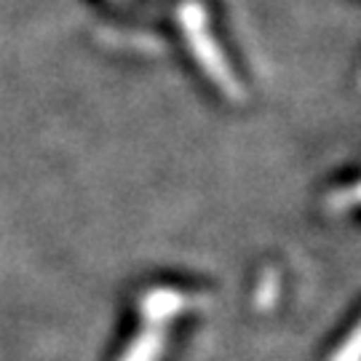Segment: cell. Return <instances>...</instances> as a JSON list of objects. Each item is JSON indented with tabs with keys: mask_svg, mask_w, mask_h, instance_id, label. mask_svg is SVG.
I'll return each mask as SVG.
<instances>
[{
	"mask_svg": "<svg viewBox=\"0 0 361 361\" xmlns=\"http://www.w3.org/2000/svg\"><path fill=\"white\" fill-rule=\"evenodd\" d=\"M276 292H279V276L273 279V273H268V276L259 281L255 300H257V302H262V305H271L273 300H276Z\"/></svg>",
	"mask_w": 361,
	"mask_h": 361,
	"instance_id": "obj_4",
	"label": "cell"
},
{
	"mask_svg": "<svg viewBox=\"0 0 361 361\" xmlns=\"http://www.w3.org/2000/svg\"><path fill=\"white\" fill-rule=\"evenodd\" d=\"M177 22L185 35V43L193 54L198 67L204 70V75L219 89L222 97H228L233 102L244 99V86L235 75L233 65L228 62L225 51L219 49L217 38L209 30V13L201 0H182L177 6Z\"/></svg>",
	"mask_w": 361,
	"mask_h": 361,
	"instance_id": "obj_2",
	"label": "cell"
},
{
	"mask_svg": "<svg viewBox=\"0 0 361 361\" xmlns=\"http://www.w3.org/2000/svg\"><path fill=\"white\" fill-rule=\"evenodd\" d=\"M204 302V295L174 284L145 289L137 300V326L116 361H164L171 348L174 326Z\"/></svg>",
	"mask_w": 361,
	"mask_h": 361,
	"instance_id": "obj_1",
	"label": "cell"
},
{
	"mask_svg": "<svg viewBox=\"0 0 361 361\" xmlns=\"http://www.w3.org/2000/svg\"><path fill=\"white\" fill-rule=\"evenodd\" d=\"M359 350H361L359 324H353V326L348 329V335L337 343L335 350L329 353V359H326V361H359Z\"/></svg>",
	"mask_w": 361,
	"mask_h": 361,
	"instance_id": "obj_3",
	"label": "cell"
}]
</instances>
